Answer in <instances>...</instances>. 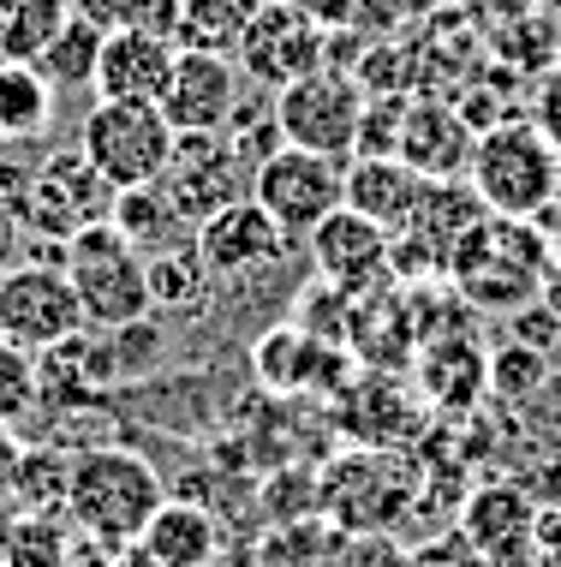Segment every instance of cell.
<instances>
[{
	"label": "cell",
	"instance_id": "1",
	"mask_svg": "<svg viewBox=\"0 0 561 567\" xmlns=\"http://www.w3.org/2000/svg\"><path fill=\"white\" fill-rule=\"evenodd\" d=\"M555 264L550 239H543L538 221H513V216H484L472 234L448 251V287L460 305L472 311H496V317H513L520 305L538 299L543 287V269Z\"/></svg>",
	"mask_w": 561,
	"mask_h": 567
},
{
	"label": "cell",
	"instance_id": "2",
	"mask_svg": "<svg viewBox=\"0 0 561 567\" xmlns=\"http://www.w3.org/2000/svg\"><path fill=\"white\" fill-rule=\"evenodd\" d=\"M162 502H168L162 496V478L132 449H90L72 460L66 514L79 532H90V544L132 549L144 538V526L156 519Z\"/></svg>",
	"mask_w": 561,
	"mask_h": 567
},
{
	"label": "cell",
	"instance_id": "3",
	"mask_svg": "<svg viewBox=\"0 0 561 567\" xmlns=\"http://www.w3.org/2000/svg\"><path fill=\"white\" fill-rule=\"evenodd\" d=\"M466 179H472V192L484 197L490 216L538 221L543 209L561 197V150L543 137V126L496 120L490 132H478Z\"/></svg>",
	"mask_w": 561,
	"mask_h": 567
},
{
	"label": "cell",
	"instance_id": "4",
	"mask_svg": "<svg viewBox=\"0 0 561 567\" xmlns=\"http://www.w3.org/2000/svg\"><path fill=\"white\" fill-rule=\"evenodd\" d=\"M66 275L79 287L90 329H126L149 317V257L114 221H96L66 239Z\"/></svg>",
	"mask_w": 561,
	"mask_h": 567
},
{
	"label": "cell",
	"instance_id": "5",
	"mask_svg": "<svg viewBox=\"0 0 561 567\" xmlns=\"http://www.w3.org/2000/svg\"><path fill=\"white\" fill-rule=\"evenodd\" d=\"M79 150L114 192L149 186L174 156V126L156 102H96L79 126Z\"/></svg>",
	"mask_w": 561,
	"mask_h": 567
},
{
	"label": "cell",
	"instance_id": "6",
	"mask_svg": "<svg viewBox=\"0 0 561 567\" xmlns=\"http://www.w3.org/2000/svg\"><path fill=\"white\" fill-rule=\"evenodd\" d=\"M365 84L346 66H316L299 84L276 90V126L281 144L293 150H316V156L341 162L359 156V120H365Z\"/></svg>",
	"mask_w": 561,
	"mask_h": 567
},
{
	"label": "cell",
	"instance_id": "7",
	"mask_svg": "<svg viewBox=\"0 0 561 567\" xmlns=\"http://www.w3.org/2000/svg\"><path fill=\"white\" fill-rule=\"evenodd\" d=\"M114 186L90 167L84 150H54V156H42V167H30L19 204H12V216H19L30 234L42 239H60L66 245L72 234H84V227L108 221L114 216Z\"/></svg>",
	"mask_w": 561,
	"mask_h": 567
},
{
	"label": "cell",
	"instance_id": "8",
	"mask_svg": "<svg viewBox=\"0 0 561 567\" xmlns=\"http://www.w3.org/2000/svg\"><path fill=\"white\" fill-rule=\"evenodd\" d=\"M251 197L276 216L287 239H311V227L346 204V167L316 150L281 144L251 167Z\"/></svg>",
	"mask_w": 561,
	"mask_h": 567
},
{
	"label": "cell",
	"instance_id": "9",
	"mask_svg": "<svg viewBox=\"0 0 561 567\" xmlns=\"http://www.w3.org/2000/svg\"><path fill=\"white\" fill-rule=\"evenodd\" d=\"M84 305L66 269L54 264H7L0 269V341L24 352H49L84 334Z\"/></svg>",
	"mask_w": 561,
	"mask_h": 567
},
{
	"label": "cell",
	"instance_id": "10",
	"mask_svg": "<svg viewBox=\"0 0 561 567\" xmlns=\"http://www.w3.org/2000/svg\"><path fill=\"white\" fill-rule=\"evenodd\" d=\"M233 60L246 72V84H257L263 96L299 84L305 72L329 66V30L311 19V12L287 7V0H263L251 12V24L239 30L233 42Z\"/></svg>",
	"mask_w": 561,
	"mask_h": 567
},
{
	"label": "cell",
	"instance_id": "11",
	"mask_svg": "<svg viewBox=\"0 0 561 567\" xmlns=\"http://www.w3.org/2000/svg\"><path fill=\"white\" fill-rule=\"evenodd\" d=\"M162 192L174 197V209L186 227L209 221L233 197L251 192V162L227 132H174V156L162 167Z\"/></svg>",
	"mask_w": 561,
	"mask_h": 567
},
{
	"label": "cell",
	"instance_id": "12",
	"mask_svg": "<svg viewBox=\"0 0 561 567\" xmlns=\"http://www.w3.org/2000/svg\"><path fill=\"white\" fill-rule=\"evenodd\" d=\"M239 72L233 54H216V49H179L174 54V79L162 90L156 109L168 114L174 132H227V120L239 109Z\"/></svg>",
	"mask_w": 561,
	"mask_h": 567
},
{
	"label": "cell",
	"instance_id": "13",
	"mask_svg": "<svg viewBox=\"0 0 561 567\" xmlns=\"http://www.w3.org/2000/svg\"><path fill=\"white\" fill-rule=\"evenodd\" d=\"M287 245L293 239L281 234L276 216H269L251 192L233 197L227 209H216L209 221H197V257H204V269L216 275V281H239V275L281 264Z\"/></svg>",
	"mask_w": 561,
	"mask_h": 567
},
{
	"label": "cell",
	"instance_id": "14",
	"mask_svg": "<svg viewBox=\"0 0 561 567\" xmlns=\"http://www.w3.org/2000/svg\"><path fill=\"white\" fill-rule=\"evenodd\" d=\"M311 264L323 281H335L346 287V293H371L376 281H394V269H388V251H394V234H383L371 216H359V209H335V216H323L311 227Z\"/></svg>",
	"mask_w": 561,
	"mask_h": 567
},
{
	"label": "cell",
	"instance_id": "15",
	"mask_svg": "<svg viewBox=\"0 0 561 567\" xmlns=\"http://www.w3.org/2000/svg\"><path fill=\"white\" fill-rule=\"evenodd\" d=\"M251 364H257V382L276 394H341L353 352L341 341H316L299 323H281L251 347Z\"/></svg>",
	"mask_w": 561,
	"mask_h": 567
},
{
	"label": "cell",
	"instance_id": "16",
	"mask_svg": "<svg viewBox=\"0 0 561 567\" xmlns=\"http://www.w3.org/2000/svg\"><path fill=\"white\" fill-rule=\"evenodd\" d=\"M538 532V502L526 496V484H490L466 502L460 514V544L472 549L484 567H508L513 556L526 561Z\"/></svg>",
	"mask_w": 561,
	"mask_h": 567
},
{
	"label": "cell",
	"instance_id": "17",
	"mask_svg": "<svg viewBox=\"0 0 561 567\" xmlns=\"http://www.w3.org/2000/svg\"><path fill=\"white\" fill-rule=\"evenodd\" d=\"M179 42L144 37V30H108L96 54V102H162L174 79Z\"/></svg>",
	"mask_w": 561,
	"mask_h": 567
},
{
	"label": "cell",
	"instance_id": "18",
	"mask_svg": "<svg viewBox=\"0 0 561 567\" xmlns=\"http://www.w3.org/2000/svg\"><path fill=\"white\" fill-rule=\"evenodd\" d=\"M472 120L448 102H406V120H401V144L394 156L406 167H418L424 179H460L472 167Z\"/></svg>",
	"mask_w": 561,
	"mask_h": 567
},
{
	"label": "cell",
	"instance_id": "19",
	"mask_svg": "<svg viewBox=\"0 0 561 567\" xmlns=\"http://www.w3.org/2000/svg\"><path fill=\"white\" fill-rule=\"evenodd\" d=\"M424 186L430 179L418 167H406L401 156H353V167H346V209L371 216L383 234H406L424 204Z\"/></svg>",
	"mask_w": 561,
	"mask_h": 567
},
{
	"label": "cell",
	"instance_id": "20",
	"mask_svg": "<svg viewBox=\"0 0 561 567\" xmlns=\"http://www.w3.org/2000/svg\"><path fill=\"white\" fill-rule=\"evenodd\" d=\"M37 389H42V406H90L102 389H114V359H108V334H72L49 352H37Z\"/></svg>",
	"mask_w": 561,
	"mask_h": 567
},
{
	"label": "cell",
	"instance_id": "21",
	"mask_svg": "<svg viewBox=\"0 0 561 567\" xmlns=\"http://www.w3.org/2000/svg\"><path fill=\"white\" fill-rule=\"evenodd\" d=\"M413 364H418L424 401H436V406H448V412L472 406L478 394L490 389V359H484L478 341H472V334H460V329L424 334V347L413 352Z\"/></svg>",
	"mask_w": 561,
	"mask_h": 567
},
{
	"label": "cell",
	"instance_id": "22",
	"mask_svg": "<svg viewBox=\"0 0 561 567\" xmlns=\"http://www.w3.org/2000/svg\"><path fill=\"white\" fill-rule=\"evenodd\" d=\"M138 549L156 567H209L221 549V532H216V514L197 508V502H162L156 519L144 526Z\"/></svg>",
	"mask_w": 561,
	"mask_h": 567
},
{
	"label": "cell",
	"instance_id": "23",
	"mask_svg": "<svg viewBox=\"0 0 561 567\" xmlns=\"http://www.w3.org/2000/svg\"><path fill=\"white\" fill-rule=\"evenodd\" d=\"M406 424H413V401L401 394V382H394L388 371L359 377L353 389H341V431L353 442H365V449H376V442H401Z\"/></svg>",
	"mask_w": 561,
	"mask_h": 567
},
{
	"label": "cell",
	"instance_id": "24",
	"mask_svg": "<svg viewBox=\"0 0 561 567\" xmlns=\"http://www.w3.org/2000/svg\"><path fill=\"white\" fill-rule=\"evenodd\" d=\"M54 126V84L30 60H0V144H42Z\"/></svg>",
	"mask_w": 561,
	"mask_h": 567
},
{
	"label": "cell",
	"instance_id": "25",
	"mask_svg": "<svg viewBox=\"0 0 561 567\" xmlns=\"http://www.w3.org/2000/svg\"><path fill=\"white\" fill-rule=\"evenodd\" d=\"M120 234L138 245L144 257L156 251H174V245H186V216L174 209V197L162 192V179H149V186H132L114 197V216H108Z\"/></svg>",
	"mask_w": 561,
	"mask_h": 567
},
{
	"label": "cell",
	"instance_id": "26",
	"mask_svg": "<svg viewBox=\"0 0 561 567\" xmlns=\"http://www.w3.org/2000/svg\"><path fill=\"white\" fill-rule=\"evenodd\" d=\"M102 37L108 30L102 24H90V19H79L72 12L66 24H60V37L42 49V79H49L54 90H96V54H102Z\"/></svg>",
	"mask_w": 561,
	"mask_h": 567
},
{
	"label": "cell",
	"instance_id": "27",
	"mask_svg": "<svg viewBox=\"0 0 561 567\" xmlns=\"http://www.w3.org/2000/svg\"><path fill=\"white\" fill-rule=\"evenodd\" d=\"M72 19V0H19L0 19V60H30L37 66L42 49L60 37V24Z\"/></svg>",
	"mask_w": 561,
	"mask_h": 567
},
{
	"label": "cell",
	"instance_id": "28",
	"mask_svg": "<svg viewBox=\"0 0 561 567\" xmlns=\"http://www.w3.org/2000/svg\"><path fill=\"white\" fill-rule=\"evenodd\" d=\"M257 7H263V0H186V12H179V49L233 54L239 30L251 24Z\"/></svg>",
	"mask_w": 561,
	"mask_h": 567
},
{
	"label": "cell",
	"instance_id": "29",
	"mask_svg": "<svg viewBox=\"0 0 561 567\" xmlns=\"http://www.w3.org/2000/svg\"><path fill=\"white\" fill-rule=\"evenodd\" d=\"M204 287H209V269H204V257H197V239L149 257V305H162V311H186V305L204 299Z\"/></svg>",
	"mask_w": 561,
	"mask_h": 567
},
{
	"label": "cell",
	"instance_id": "30",
	"mask_svg": "<svg viewBox=\"0 0 561 567\" xmlns=\"http://www.w3.org/2000/svg\"><path fill=\"white\" fill-rule=\"evenodd\" d=\"M66 532L54 514H24L0 532V567H60L66 561Z\"/></svg>",
	"mask_w": 561,
	"mask_h": 567
},
{
	"label": "cell",
	"instance_id": "31",
	"mask_svg": "<svg viewBox=\"0 0 561 567\" xmlns=\"http://www.w3.org/2000/svg\"><path fill=\"white\" fill-rule=\"evenodd\" d=\"M66 484H72V460L66 454H19V472H12V489L30 514H54L66 508Z\"/></svg>",
	"mask_w": 561,
	"mask_h": 567
},
{
	"label": "cell",
	"instance_id": "32",
	"mask_svg": "<svg viewBox=\"0 0 561 567\" xmlns=\"http://www.w3.org/2000/svg\"><path fill=\"white\" fill-rule=\"evenodd\" d=\"M42 406V389H37V352L0 341V424H19Z\"/></svg>",
	"mask_w": 561,
	"mask_h": 567
},
{
	"label": "cell",
	"instance_id": "33",
	"mask_svg": "<svg viewBox=\"0 0 561 567\" xmlns=\"http://www.w3.org/2000/svg\"><path fill=\"white\" fill-rule=\"evenodd\" d=\"M550 382V359L526 341H508L490 352V389L508 394V401H532V394Z\"/></svg>",
	"mask_w": 561,
	"mask_h": 567
},
{
	"label": "cell",
	"instance_id": "34",
	"mask_svg": "<svg viewBox=\"0 0 561 567\" xmlns=\"http://www.w3.org/2000/svg\"><path fill=\"white\" fill-rule=\"evenodd\" d=\"M179 12H186V0H120L114 30H144V37L179 42Z\"/></svg>",
	"mask_w": 561,
	"mask_h": 567
},
{
	"label": "cell",
	"instance_id": "35",
	"mask_svg": "<svg viewBox=\"0 0 561 567\" xmlns=\"http://www.w3.org/2000/svg\"><path fill=\"white\" fill-rule=\"evenodd\" d=\"M555 334H561V317H555L543 299H532V305H520V311H513V341H526V347L543 352Z\"/></svg>",
	"mask_w": 561,
	"mask_h": 567
},
{
	"label": "cell",
	"instance_id": "36",
	"mask_svg": "<svg viewBox=\"0 0 561 567\" xmlns=\"http://www.w3.org/2000/svg\"><path fill=\"white\" fill-rule=\"evenodd\" d=\"M443 7H448V0H365L353 24L376 19V12H383V24H406V19H430V12H443Z\"/></svg>",
	"mask_w": 561,
	"mask_h": 567
},
{
	"label": "cell",
	"instance_id": "37",
	"mask_svg": "<svg viewBox=\"0 0 561 567\" xmlns=\"http://www.w3.org/2000/svg\"><path fill=\"white\" fill-rule=\"evenodd\" d=\"M287 7L311 12V19L323 24V30H346V24L359 19V7H365V0H287Z\"/></svg>",
	"mask_w": 561,
	"mask_h": 567
},
{
	"label": "cell",
	"instance_id": "38",
	"mask_svg": "<svg viewBox=\"0 0 561 567\" xmlns=\"http://www.w3.org/2000/svg\"><path fill=\"white\" fill-rule=\"evenodd\" d=\"M526 496H532L543 514H561V460H543L532 478H526Z\"/></svg>",
	"mask_w": 561,
	"mask_h": 567
},
{
	"label": "cell",
	"instance_id": "39",
	"mask_svg": "<svg viewBox=\"0 0 561 567\" xmlns=\"http://www.w3.org/2000/svg\"><path fill=\"white\" fill-rule=\"evenodd\" d=\"M60 567H120V561H114V549H108V544H72Z\"/></svg>",
	"mask_w": 561,
	"mask_h": 567
},
{
	"label": "cell",
	"instance_id": "40",
	"mask_svg": "<svg viewBox=\"0 0 561 567\" xmlns=\"http://www.w3.org/2000/svg\"><path fill=\"white\" fill-rule=\"evenodd\" d=\"M19 442L7 436V424H0V489H12V472H19Z\"/></svg>",
	"mask_w": 561,
	"mask_h": 567
},
{
	"label": "cell",
	"instance_id": "41",
	"mask_svg": "<svg viewBox=\"0 0 561 567\" xmlns=\"http://www.w3.org/2000/svg\"><path fill=\"white\" fill-rule=\"evenodd\" d=\"M12 239H19V216H12V204L0 197V269H7V257H12Z\"/></svg>",
	"mask_w": 561,
	"mask_h": 567
},
{
	"label": "cell",
	"instance_id": "42",
	"mask_svg": "<svg viewBox=\"0 0 561 567\" xmlns=\"http://www.w3.org/2000/svg\"><path fill=\"white\" fill-rule=\"evenodd\" d=\"M538 299H543V305H550V311L561 317V257H555L550 269H543V287H538Z\"/></svg>",
	"mask_w": 561,
	"mask_h": 567
},
{
	"label": "cell",
	"instance_id": "43",
	"mask_svg": "<svg viewBox=\"0 0 561 567\" xmlns=\"http://www.w3.org/2000/svg\"><path fill=\"white\" fill-rule=\"evenodd\" d=\"M538 227H543V239H550V251L561 257V197H555V204L538 216Z\"/></svg>",
	"mask_w": 561,
	"mask_h": 567
},
{
	"label": "cell",
	"instance_id": "44",
	"mask_svg": "<svg viewBox=\"0 0 561 567\" xmlns=\"http://www.w3.org/2000/svg\"><path fill=\"white\" fill-rule=\"evenodd\" d=\"M413 567H478V556H472V549H466V556H460V549H448V556H430V561H413Z\"/></svg>",
	"mask_w": 561,
	"mask_h": 567
},
{
	"label": "cell",
	"instance_id": "45",
	"mask_svg": "<svg viewBox=\"0 0 561 567\" xmlns=\"http://www.w3.org/2000/svg\"><path fill=\"white\" fill-rule=\"evenodd\" d=\"M543 359H550V377H561V334H555L550 347H543Z\"/></svg>",
	"mask_w": 561,
	"mask_h": 567
},
{
	"label": "cell",
	"instance_id": "46",
	"mask_svg": "<svg viewBox=\"0 0 561 567\" xmlns=\"http://www.w3.org/2000/svg\"><path fill=\"white\" fill-rule=\"evenodd\" d=\"M120 567H156V561H149V556H144V549H138V544H132V549H126V561H120Z\"/></svg>",
	"mask_w": 561,
	"mask_h": 567
},
{
	"label": "cell",
	"instance_id": "47",
	"mask_svg": "<svg viewBox=\"0 0 561 567\" xmlns=\"http://www.w3.org/2000/svg\"><path fill=\"white\" fill-rule=\"evenodd\" d=\"M12 7H19V0H0V19H7V12H12Z\"/></svg>",
	"mask_w": 561,
	"mask_h": 567
}]
</instances>
